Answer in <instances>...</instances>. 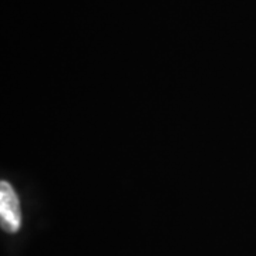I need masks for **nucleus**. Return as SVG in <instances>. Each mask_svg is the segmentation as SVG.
I'll return each instance as SVG.
<instances>
[{
    "mask_svg": "<svg viewBox=\"0 0 256 256\" xmlns=\"http://www.w3.org/2000/svg\"><path fill=\"white\" fill-rule=\"evenodd\" d=\"M0 222L2 229L14 234L20 229L22 214L18 194L8 181L0 182Z\"/></svg>",
    "mask_w": 256,
    "mask_h": 256,
    "instance_id": "nucleus-1",
    "label": "nucleus"
}]
</instances>
